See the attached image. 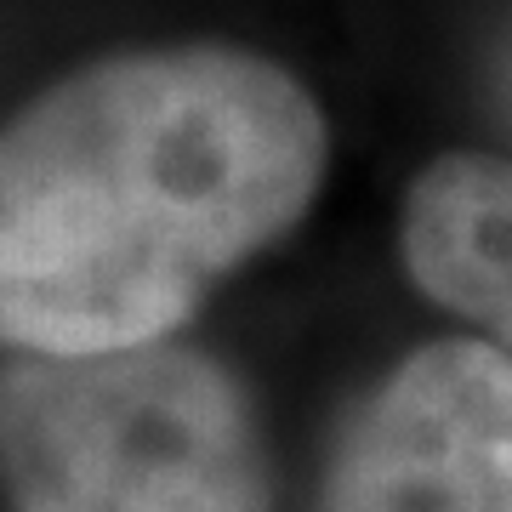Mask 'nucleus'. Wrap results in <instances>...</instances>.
Segmentation results:
<instances>
[{
    "label": "nucleus",
    "instance_id": "f257e3e1",
    "mask_svg": "<svg viewBox=\"0 0 512 512\" xmlns=\"http://www.w3.org/2000/svg\"><path fill=\"white\" fill-rule=\"evenodd\" d=\"M325 120L291 74L222 46L74 74L0 131V342L114 353L308 211Z\"/></svg>",
    "mask_w": 512,
    "mask_h": 512
},
{
    "label": "nucleus",
    "instance_id": "f03ea898",
    "mask_svg": "<svg viewBox=\"0 0 512 512\" xmlns=\"http://www.w3.org/2000/svg\"><path fill=\"white\" fill-rule=\"evenodd\" d=\"M0 484L12 512H268L239 387L165 342L0 370Z\"/></svg>",
    "mask_w": 512,
    "mask_h": 512
},
{
    "label": "nucleus",
    "instance_id": "7ed1b4c3",
    "mask_svg": "<svg viewBox=\"0 0 512 512\" xmlns=\"http://www.w3.org/2000/svg\"><path fill=\"white\" fill-rule=\"evenodd\" d=\"M330 512H512V359L439 342L353 416Z\"/></svg>",
    "mask_w": 512,
    "mask_h": 512
},
{
    "label": "nucleus",
    "instance_id": "20e7f679",
    "mask_svg": "<svg viewBox=\"0 0 512 512\" xmlns=\"http://www.w3.org/2000/svg\"><path fill=\"white\" fill-rule=\"evenodd\" d=\"M404 256L421 291L490 330L512 359V165L439 160L410 194Z\"/></svg>",
    "mask_w": 512,
    "mask_h": 512
}]
</instances>
